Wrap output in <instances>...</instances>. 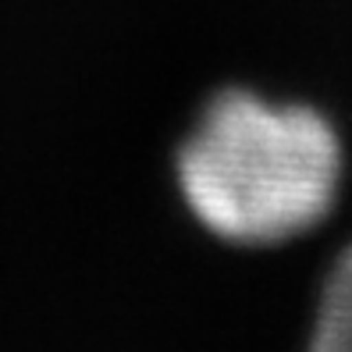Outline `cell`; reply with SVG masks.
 Listing matches in <instances>:
<instances>
[{
  "instance_id": "1",
  "label": "cell",
  "mask_w": 352,
  "mask_h": 352,
  "mask_svg": "<svg viewBox=\"0 0 352 352\" xmlns=\"http://www.w3.org/2000/svg\"><path fill=\"white\" fill-rule=\"evenodd\" d=\"M192 217L224 242L274 245L317 228L338 199L342 142L306 103L224 89L178 153Z\"/></svg>"
},
{
  "instance_id": "2",
  "label": "cell",
  "mask_w": 352,
  "mask_h": 352,
  "mask_svg": "<svg viewBox=\"0 0 352 352\" xmlns=\"http://www.w3.org/2000/svg\"><path fill=\"white\" fill-rule=\"evenodd\" d=\"M309 352H352V245L324 281Z\"/></svg>"
}]
</instances>
